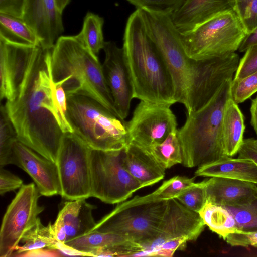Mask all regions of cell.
Listing matches in <instances>:
<instances>
[{"label": "cell", "mask_w": 257, "mask_h": 257, "mask_svg": "<svg viewBox=\"0 0 257 257\" xmlns=\"http://www.w3.org/2000/svg\"><path fill=\"white\" fill-rule=\"evenodd\" d=\"M195 175L236 179L257 185V165L253 162L226 155L216 161L199 166Z\"/></svg>", "instance_id": "obj_22"}, {"label": "cell", "mask_w": 257, "mask_h": 257, "mask_svg": "<svg viewBox=\"0 0 257 257\" xmlns=\"http://www.w3.org/2000/svg\"><path fill=\"white\" fill-rule=\"evenodd\" d=\"M95 208L86 199L65 202L52 224L57 240L65 243L92 231L97 223L92 214Z\"/></svg>", "instance_id": "obj_18"}, {"label": "cell", "mask_w": 257, "mask_h": 257, "mask_svg": "<svg viewBox=\"0 0 257 257\" xmlns=\"http://www.w3.org/2000/svg\"><path fill=\"white\" fill-rule=\"evenodd\" d=\"M249 140L252 144L257 147V138L256 139L249 138Z\"/></svg>", "instance_id": "obj_46"}, {"label": "cell", "mask_w": 257, "mask_h": 257, "mask_svg": "<svg viewBox=\"0 0 257 257\" xmlns=\"http://www.w3.org/2000/svg\"><path fill=\"white\" fill-rule=\"evenodd\" d=\"M234 6L235 0H185L170 17L182 34L222 13L234 10Z\"/></svg>", "instance_id": "obj_19"}, {"label": "cell", "mask_w": 257, "mask_h": 257, "mask_svg": "<svg viewBox=\"0 0 257 257\" xmlns=\"http://www.w3.org/2000/svg\"><path fill=\"white\" fill-rule=\"evenodd\" d=\"M124 149L100 150L91 149V196L107 204L122 202L144 188L125 169Z\"/></svg>", "instance_id": "obj_9"}, {"label": "cell", "mask_w": 257, "mask_h": 257, "mask_svg": "<svg viewBox=\"0 0 257 257\" xmlns=\"http://www.w3.org/2000/svg\"><path fill=\"white\" fill-rule=\"evenodd\" d=\"M90 148L73 133H65L56 160L60 195L68 200L91 197Z\"/></svg>", "instance_id": "obj_10"}, {"label": "cell", "mask_w": 257, "mask_h": 257, "mask_svg": "<svg viewBox=\"0 0 257 257\" xmlns=\"http://www.w3.org/2000/svg\"><path fill=\"white\" fill-rule=\"evenodd\" d=\"M65 244L83 253L85 256H92L95 251L101 248L139 244L119 235L93 230L74 239Z\"/></svg>", "instance_id": "obj_24"}, {"label": "cell", "mask_w": 257, "mask_h": 257, "mask_svg": "<svg viewBox=\"0 0 257 257\" xmlns=\"http://www.w3.org/2000/svg\"><path fill=\"white\" fill-rule=\"evenodd\" d=\"M136 9L171 15L185 0H126Z\"/></svg>", "instance_id": "obj_36"}, {"label": "cell", "mask_w": 257, "mask_h": 257, "mask_svg": "<svg viewBox=\"0 0 257 257\" xmlns=\"http://www.w3.org/2000/svg\"><path fill=\"white\" fill-rule=\"evenodd\" d=\"M51 55L54 83L63 88L66 96L91 98L117 115L102 65L78 34L60 36Z\"/></svg>", "instance_id": "obj_4"}, {"label": "cell", "mask_w": 257, "mask_h": 257, "mask_svg": "<svg viewBox=\"0 0 257 257\" xmlns=\"http://www.w3.org/2000/svg\"><path fill=\"white\" fill-rule=\"evenodd\" d=\"M199 213L191 210L175 198L167 201L165 212L155 236L143 246L138 256H149L150 253L166 241L184 237L195 241L205 226Z\"/></svg>", "instance_id": "obj_13"}, {"label": "cell", "mask_w": 257, "mask_h": 257, "mask_svg": "<svg viewBox=\"0 0 257 257\" xmlns=\"http://www.w3.org/2000/svg\"><path fill=\"white\" fill-rule=\"evenodd\" d=\"M245 128L243 115L231 97L226 104L222 124L223 147L226 156L232 157L238 153L244 140Z\"/></svg>", "instance_id": "obj_23"}, {"label": "cell", "mask_w": 257, "mask_h": 257, "mask_svg": "<svg viewBox=\"0 0 257 257\" xmlns=\"http://www.w3.org/2000/svg\"><path fill=\"white\" fill-rule=\"evenodd\" d=\"M125 169L143 187L153 185L163 179L165 170L146 150L130 143L124 150Z\"/></svg>", "instance_id": "obj_21"}, {"label": "cell", "mask_w": 257, "mask_h": 257, "mask_svg": "<svg viewBox=\"0 0 257 257\" xmlns=\"http://www.w3.org/2000/svg\"><path fill=\"white\" fill-rule=\"evenodd\" d=\"M122 48L133 98L170 106L176 103L167 64L147 32L140 9L127 19Z\"/></svg>", "instance_id": "obj_3"}, {"label": "cell", "mask_w": 257, "mask_h": 257, "mask_svg": "<svg viewBox=\"0 0 257 257\" xmlns=\"http://www.w3.org/2000/svg\"><path fill=\"white\" fill-rule=\"evenodd\" d=\"M40 194L33 183L23 185L8 206L0 231V257L13 255L24 234L36 223L44 210Z\"/></svg>", "instance_id": "obj_11"}, {"label": "cell", "mask_w": 257, "mask_h": 257, "mask_svg": "<svg viewBox=\"0 0 257 257\" xmlns=\"http://www.w3.org/2000/svg\"><path fill=\"white\" fill-rule=\"evenodd\" d=\"M175 199L189 209L199 213L207 201L205 180L194 182Z\"/></svg>", "instance_id": "obj_33"}, {"label": "cell", "mask_w": 257, "mask_h": 257, "mask_svg": "<svg viewBox=\"0 0 257 257\" xmlns=\"http://www.w3.org/2000/svg\"><path fill=\"white\" fill-rule=\"evenodd\" d=\"M234 10L247 34L257 28V0H235Z\"/></svg>", "instance_id": "obj_34"}, {"label": "cell", "mask_w": 257, "mask_h": 257, "mask_svg": "<svg viewBox=\"0 0 257 257\" xmlns=\"http://www.w3.org/2000/svg\"><path fill=\"white\" fill-rule=\"evenodd\" d=\"M257 92V71L239 80H232L231 97L237 104L243 102Z\"/></svg>", "instance_id": "obj_35"}, {"label": "cell", "mask_w": 257, "mask_h": 257, "mask_svg": "<svg viewBox=\"0 0 257 257\" xmlns=\"http://www.w3.org/2000/svg\"><path fill=\"white\" fill-rule=\"evenodd\" d=\"M66 117L73 133L92 149L117 150L130 143L127 122L95 100L66 96Z\"/></svg>", "instance_id": "obj_6"}, {"label": "cell", "mask_w": 257, "mask_h": 257, "mask_svg": "<svg viewBox=\"0 0 257 257\" xmlns=\"http://www.w3.org/2000/svg\"><path fill=\"white\" fill-rule=\"evenodd\" d=\"M167 201L155 200L150 193L136 196L117 205L97 222L92 231L119 235L143 248L155 236Z\"/></svg>", "instance_id": "obj_7"}, {"label": "cell", "mask_w": 257, "mask_h": 257, "mask_svg": "<svg viewBox=\"0 0 257 257\" xmlns=\"http://www.w3.org/2000/svg\"><path fill=\"white\" fill-rule=\"evenodd\" d=\"M25 0H0V13L22 18Z\"/></svg>", "instance_id": "obj_41"}, {"label": "cell", "mask_w": 257, "mask_h": 257, "mask_svg": "<svg viewBox=\"0 0 257 257\" xmlns=\"http://www.w3.org/2000/svg\"><path fill=\"white\" fill-rule=\"evenodd\" d=\"M55 0H25L22 19L37 36L40 47L52 49L64 31Z\"/></svg>", "instance_id": "obj_17"}, {"label": "cell", "mask_w": 257, "mask_h": 257, "mask_svg": "<svg viewBox=\"0 0 257 257\" xmlns=\"http://www.w3.org/2000/svg\"><path fill=\"white\" fill-rule=\"evenodd\" d=\"M225 240L231 246L257 247V231L235 232L229 234Z\"/></svg>", "instance_id": "obj_39"}, {"label": "cell", "mask_w": 257, "mask_h": 257, "mask_svg": "<svg viewBox=\"0 0 257 257\" xmlns=\"http://www.w3.org/2000/svg\"><path fill=\"white\" fill-rule=\"evenodd\" d=\"M178 130L171 132L161 143L152 146L147 150L166 169L182 162Z\"/></svg>", "instance_id": "obj_28"}, {"label": "cell", "mask_w": 257, "mask_h": 257, "mask_svg": "<svg viewBox=\"0 0 257 257\" xmlns=\"http://www.w3.org/2000/svg\"><path fill=\"white\" fill-rule=\"evenodd\" d=\"M194 183V177L189 178L176 176L165 181L155 191L150 193L155 200H169L176 198Z\"/></svg>", "instance_id": "obj_32"}, {"label": "cell", "mask_w": 257, "mask_h": 257, "mask_svg": "<svg viewBox=\"0 0 257 257\" xmlns=\"http://www.w3.org/2000/svg\"><path fill=\"white\" fill-rule=\"evenodd\" d=\"M250 114V123L257 135V97L252 100Z\"/></svg>", "instance_id": "obj_44"}, {"label": "cell", "mask_w": 257, "mask_h": 257, "mask_svg": "<svg viewBox=\"0 0 257 257\" xmlns=\"http://www.w3.org/2000/svg\"><path fill=\"white\" fill-rule=\"evenodd\" d=\"M12 164L21 168L31 177L41 195L49 197L61 194L56 163L19 140L14 144Z\"/></svg>", "instance_id": "obj_16"}, {"label": "cell", "mask_w": 257, "mask_h": 257, "mask_svg": "<svg viewBox=\"0 0 257 257\" xmlns=\"http://www.w3.org/2000/svg\"><path fill=\"white\" fill-rule=\"evenodd\" d=\"M0 36L17 42L40 46L33 29L22 19L0 13Z\"/></svg>", "instance_id": "obj_27"}, {"label": "cell", "mask_w": 257, "mask_h": 257, "mask_svg": "<svg viewBox=\"0 0 257 257\" xmlns=\"http://www.w3.org/2000/svg\"><path fill=\"white\" fill-rule=\"evenodd\" d=\"M146 30L161 52L170 73L175 99L187 114L205 105L223 83L233 78L239 63L235 52L202 60L190 58L180 33L169 15L141 10Z\"/></svg>", "instance_id": "obj_2"}, {"label": "cell", "mask_w": 257, "mask_h": 257, "mask_svg": "<svg viewBox=\"0 0 257 257\" xmlns=\"http://www.w3.org/2000/svg\"><path fill=\"white\" fill-rule=\"evenodd\" d=\"M103 24L102 17L88 12L84 17L82 29L78 34L89 49L96 56L103 49L105 42L103 34Z\"/></svg>", "instance_id": "obj_29"}, {"label": "cell", "mask_w": 257, "mask_h": 257, "mask_svg": "<svg viewBox=\"0 0 257 257\" xmlns=\"http://www.w3.org/2000/svg\"><path fill=\"white\" fill-rule=\"evenodd\" d=\"M246 35L234 10L222 13L189 32L180 33L186 53L195 60L234 53Z\"/></svg>", "instance_id": "obj_8"}, {"label": "cell", "mask_w": 257, "mask_h": 257, "mask_svg": "<svg viewBox=\"0 0 257 257\" xmlns=\"http://www.w3.org/2000/svg\"><path fill=\"white\" fill-rule=\"evenodd\" d=\"M58 242L51 223L44 226L38 218L35 225L22 237L21 242L23 245L18 246L14 255L22 256L28 252L40 249L55 250Z\"/></svg>", "instance_id": "obj_25"}, {"label": "cell", "mask_w": 257, "mask_h": 257, "mask_svg": "<svg viewBox=\"0 0 257 257\" xmlns=\"http://www.w3.org/2000/svg\"><path fill=\"white\" fill-rule=\"evenodd\" d=\"M239 63L233 80H239L257 71V44L249 47Z\"/></svg>", "instance_id": "obj_37"}, {"label": "cell", "mask_w": 257, "mask_h": 257, "mask_svg": "<svg viewBox=\"0 0 257 257\" xmlns=\"http://www.w3.org/2000/svg\"><path fill=\"white\" fill-rule=\"evenodd\" d=\"M22 180L7 170L0 168V194L3 195L7 192L20 188L23 184Z\"/></svg>", "instance_id": "obj_40"}, {"label": "cell", "mask_w": 257, "mask_h": 257, "mask_svg": "<svg viewBox=\"0 0 257 257\" xmlns=\"http://www.w3.org/2000/svg\"><path fill=\"white\" fill-rule=\"evenodd\" d=\"M188 239L184 237L168 240L152 251L149 256H172L176 250L183 249Z\"/></svg>", "instance_id": "obj_38"}, {"label": "cell", "mask_w": 257, "mask_h": 257, "mask_svg": "<svg viewBox=\"0 0 257 257\" xmlns=\"http://www.w3.org/2000/svg\"><path fill=\"white\" fill-rule=\"evenodd\" d=\"M207 201L223 206H241L257 198V185L247 181L213 177L205 180Z\"/></svg>", "instance_id": "obj_20"}, {"label": "cell", "mask_w": 257, "mask_h": 257, "mask_svg": "<svg viewBox=\"0 0 257 257\" xmlns=\"http://www.w3.org/2000/svg\"><path fill=\"white\" fill-rule=\"evenodd\" d=\"M257 44V28L252 32L246 35L241 42L238 50L245 52L249 47Z\"/></svg>", "instance_id": "obj_43"}, {"label": "cell", "mask_w": 257, "mask_h": 257, "mask_svg": "<svg viewBox=\"0 0 257 257\" xmlns=\"http://www.w3.org/2000/svg\"><path fill=\"white\" fill-rule=\"evenodd\" d=\"M238 158L249 160L257 165V147L249 141L244 139L238 153Z\"/></svg>", "instance_id": "obj_42"}, {"label": "cell", "mask_w": 257, "mask_h": 257, "mask_svg": "<svg viewBox=\"0 0 257 257\" xmlns=\"http://www.w3.org/2000/svg\"><path fill=\"white\" fill-rule=\"evenodd\" d=\"M170 106L140 101L127 122L131 143L148 150L177 130L176 117Z\"/></svg>", "instance_id": "obj_12"}, {"label": "cell", "mask_w": 257, "mask_h": 257, "mask_svg": "<svg viewBox=\"0 0 257 257\" xmlns=\"http://www.w3.org/2000/svg\"><path fill=\"white\" fill-rule=\"evenodd\" d=\"M102 68L111 92L117 115L124 119L128 115L133 99L132 84L125 65L122 48L115 42H105Z\"/></svg>", "instance_id": "obj_15"}, {"label": "cell", "mask_w": 257, "mask_h": 257, "mask_svg": "<svg viewBox=\"0 0 257 257\" xmlns=\"http://www.w3.org/2000/svg\"><path fill=\"white\" fill-rule=\"evenodd\" d=\"M232 80L225 81L202 107L187 114L184 125L178 130L184 166L199 167L225 156L222 124L226 104L231 98Z\"/></svg>", "instance_id": "obj_5"}, {"label": "cell", "mask_w": 257, "mask_h": 257, "mask_svg": "<svg viewBox=\"0 0 257 257\" xmlns=\"http://www.w3.org/2000/svg\"><path fill=\"white\" fill-rule=\"evenodd\" d=\"M51 51L36 48L17 95L5 106L18 140L56 163L64 134L73 131L57 100Z\"/></svg>", "instance_id": "obj_1"}, {"label": "cell", "mask_w": 257, "mask_h": 257, "mask_svg": "<svg viewBox=\"0 0 257 257\" xmlns=\"http://www.w3.org/2000/svg\"><path fill=\"white\" fill-rule=\"evenodd\" d=\"M18 140L15 128L7 112L5 105L1 106L0 168L12 164L13 148Z\"/></svg>", "instance_id": "obj_30"}, {"label": "cell", "mask_w": 257, "mask_h": 257, "mask_svg": "<svg viewBox=\"0 0 257 257\" xmlns=\"http://www.w3.org/2000/svg\"><path fill=\"white\" fill-rule=\"evenodd\" d=\"M38 46L17 42L0 36L1 99H14L31 56Z\"/></svg>", "instance_id": "obj_14"}, {"label": "cell", "mask_w": 257, "mask_h": 257, "mask_svg": "<svg viewBox=\"0 0 257 257\" xmlns=\"http://www.w3.org/2000/svg\"><path fill=\"white\" fill-rule=\"evenodd\" d=\"M199 214L205 224L224 240L229 234L237 232L234 219L222 206L207 201Z\"/></svg>", "instance_id": "obj_26"}, {"label": "cell", "mask_w": 257, "mask_h": 257, "mask_svg": "<svg viewBox=\"0 0 257 257\" xmlns=\"http://www.w3.org/2000/svg\"><path fill=\"white\" fill-rule=\"evenodd\" d=\"M59 10L63 13L66 7L69 3L70 0H55Z\"/></svg>", "instance_id": "obj_45"}, {"label": "cell", "mask_w": 257, "mask_h": 257, "mask_svg": "<svg viewBox=\"0 0 257 257\" xmlns=\"http://www.w3.org/2000/svg\"><path fill=\"white\" fill-rule=\"evenodd\" d=\"M223 207L234 219L237 232L257 231V198L243 205Z\"/></svg>", "instance_id": "obj_31"}]
</instances>
